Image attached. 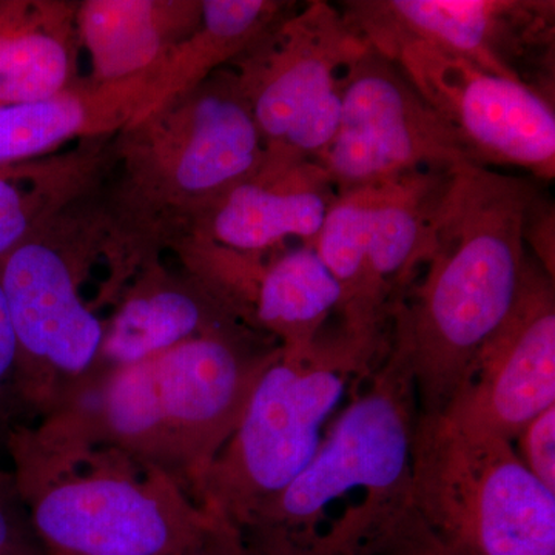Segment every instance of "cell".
I'll list each match as a JSON object with an SVG mask.
<instances>
[{"mask_svg": "<svg viewBox=\"0 0 555 555\" xmlns=\"http://www.w3.org/2000/svg\"><path fill=\"white\" fill-rule=\"evenodd\" d=\"M337 198L320 163L266 150L254 173L217 196L210 233L222 247L244 255L262 254L287 240L315 246Z\"/></svg>", "mask_w": 555, "mask_h": 555, "instance_id": "obj_14", "label": "cell"}, {"mask_svg": "<svg viewBox=\"0 0 555 555\" xmlns=\"http://www.w3.org/2000/svg\"><path fill=\"white\" fill-rule=\"evenodd\" d=\"M513 444L526 469L555 492V404L529 420Z\"/></svg>", "mask_w": 555, "mask_h": 555, "instance_id": "obj_22", "label": "cell"}, {"mask_svg": "<svg viewBox=\"0 0 555 555\" xmlns=\"http://www.w3.org/2000/svg\"><path fill=\"white\" fill-rule=\"evenodd\" d=\"M206 299L182 288L164 287L133 295L118 310L102 341L94 371L131 366L189 339L235 331L217 320Z\"/></svg>", "mask_w": 555, "mask_h": 555, "instance_id": "obj_17", "label": "cell"}, {"mask_svg": "<svg viewBox=\"0 0 555 555\" xmlns=\"http://www.w3.org/2000/svg\"><path fill=\"white\" fill-rule=\"evenodd\" d=\"M206 514L203 528L181 555H250L235 526L214 514Z\"/></svg>", "mask_w": 555, "mask_h": 555, "instance_id": "obj_25", "label": "cell"}, {"mask_svg": "<svg viewBox=\"0 0 555 555\" xmlns=\"http://www.w3.org/2000/svg\"><path fill=\"white\" fill-rule=\"evenodd\" d=\"M411 509L467 555H555V492L505 438L422 414L412 444Z\"/></svg>", "mask_w": 555, "mask_h": 555, "instance_id": "obj_5", "label": "cell"}, {"mask_svg": "<svg viewBox=\"0 0 555 555\" xmlns=\"http://www.w3.org/2000/svg\"><path fill=\"white\" fill-rule=\"evenodd\" d=\"M67 76L68 54L60 40L24 25L0 54V105L53 100Z\"/></svg>", "mask_w": 555, "mask_h": 555, "instance_id": "obj_19", "label": "cell"}, {"mask_svg": "<svg viewBox=\"0 0 555 555\" xmlns=\"http://www.w3.org/2000/svg\"><path fill=\"white\" fill-rule=\"evenodd\" d=\"M0 555H46L11 470L0 469Z\"/></svg>", "mask_w": 555, "mask_h": 555, "instance_id": "obj_21", "label": "cell"}, {"mask_svg": "<svg viewBox=\"0 0 555 555\" xmlns=\"http://www.w3.org/2000/svg\"><path fill=\"white\" fill-rule=\"evenodd\" d=\"M535 179L452 171L425 259L392 313L389 347L408 364L422 414H443L516 302Z\"/></svg>", "mask_w": 555, "mask_h": 555, "instance_id": "obj_1", "label": "cell"}, {"mask_svg": "<svg viewBox=\"0 0 555 555\" xmlns=\"http://www.w3.org/2000/svg\"><path fill=\"white\" fill-rule=\"evenodd\" d=\"M408 364L387 349L309 465L238 532L250 555H371L411 507L418 416Z\"/></svg>", "mask_w": 555, "mask_h": 555, "instance_id": "obj_2", "label": "cell"}, {"mask_svg": "<svg viewBox=\"0 0 555 555\" xmlns=\"http://www.w3.org/2000/svg\"><path fill=\"white\" fill-rule=\"evenodd\" d=\"M341 306V287L315 246L301 244L262 269L254 298L257 323L284 349L315 345L321 331Z\"/></svg>", "mask_w": 555, "mask_h": 555, "instance_id": "obj_16", "label": "cell"}, {"mask_svg": "<svg viewBox=\"0 0 555 555\" xmlns=\"http://www.w3.org/2000/svg\"><path fill=\"white\" fill-rule=\"evenodd\" d=\"M318 163L338 195L470 164L397 61L369 46L346 68L337 133Z\"/></svg>", "mask_w": 555, "mask_h": 555, "instance_id": "obj_9", "label": "cell"}, {"mask_svg": "<svg viewBox=\"0 0 555 555\" xmlns=\"http://www.w3.org/2000/svg\"><path fill=\"white\" fill-rule=\"evenodd\" d=\"M266 145L240 80L199 94L190 108L175 178L179 189L219 196L258 169Z\"/></svg>", "mask_w": 555, "mask_h": 555, "instance_id": "obj_15", "label": "cell"}, {"mask_svg": "<svg viewBox=\"0 0 555 555\" xmlns=\"http://www.w3.org/2000/svg\"><path fill=\"white\" fill-rule=\"evenodd\" d=\"M7 455L46 555H181L207 518L177 481L118 452L24 426Z\"/></svg>", "mask_w": 555, "mask_h": 555, "instance_id": "obj_3", "label": "cell"}, {"mask_svg": "<svg viewBox=\"0 0 555 555\" xmlns=\"http://www.w3.org/2000/svg\"><path fill=\"white\" fill-rule=\"evenodd\" d=\"M379 361L341 334L309 349L280 347L235 433L203 478L199 506L240 528L309 465L328 416Z\"/></svg>", "mask_w": 555, "mask_h": 555, "instance_id": "obj_4", "label": "cell"}, {"mask_svg": "<svg viewBox=\"0 0 555 555\" xmlns=\"http://www.w3.org/2000/svg\"><path fill=\"white\" fill-rule=\"evenodd\" d=\"M338 9L389 60L425 43L554 102L553 0H347Z\"/></svg>", "mask_w": 555, "mask_h": 555, "instance_id": "obj_7", "label": "cell"}, {"mask_svg": "<svg viewBox=\"0 0 555 555\" xmlns=\"http://www.w3.org/2000/svg\"><path fill=\"white\" fill-rule=\"evenodd\" d=\"M554 404V278L528 251L513 309L443 415L513 443L529 420Z\"/></svg>", "mask_w": 555, "mask_h": 555, "instance_id": "obj_13", "label": "cell"}, {"mask_svg": "<svg viewBox=\"0 0 555 555\" xmlns=\"http://www.w3.org/2000/svg\"><path fill=\"white\" fill-rule=\"evenodd\" d=\"M80 25L102 79L126 78L158 56L160 35L152 2L93 0L83 7Z\"/></svg>", "mask_w": 555, "mask_h": 555, "instance_id": "obj_18", "label": "cell"}, {"mask_svg": "<svg viewBox=\"0 0 555 555\" xmlns=\"http://www.w3.org/2000/svg\"><path fill=\"white\" fill-rule=\"evenodd\" d=\"M275 31L240 86L266 150L318 163L337 133L343 76L367 43L323 0H312Z\"/></svg>", "mask_w": 555, "mask_h": 555, "instance_id": "obj_8", "label": "cell"}, {"mask_svg": "<svg viewBox=\"0 0 555 555\" xmlns=\"http://www.w3.org/2000/svg\"><path fill=\"white\" fill-rule=\"evenodd\" d=\"M393 61L454 134L470 164L516 167L537 181L554 179V102L425 43L404 47Z\"/></svg>", "mask_w": 555, "mask_h": 555, "instance_id": "obj_10", "label": "cell"}, {"mask_svg": "<svg viewBox=\"0 0 555 555\" xmlns=\"http://www.w3.org/2000/svg\"><path fill=\"white\" fill-rule=\"evenodd\" d=\"M31 222V204L20 178L0 169V261L24 243Z\"/></svg>", "mask_w": 555, "mask_h": 555, "instance_id": "obj_23", "label": "cell"}, {"mask_svg": "<svg viewBox=\"0 0 555 555\" xmlns=\"http://www.w3.org/2000/svg\"><path fill=\"white\" fill-rule=\"evenodd\" d=\"M280 347L254 349L235 328L189 339L152 358L169 474L196 505L208 467L235 433Z\"/></svg>", "mask_w": 555, "mask_h": 555, "instance_id": "obj_12", "label": "cell"}, {"mask_svg": "<svg viewBox=\"0 0 555 555\" xmlns=\"http://www.w3.org/2000/svg\"><path fill=\"white\" fill-rule=\"evenodd\" d=\"M554 206L537 192L525 219V243L529 254L551 278L555 273Z\"/></svg>", "mask_w": 555, "mask_h": 555, "instance_id": "obj_24", "label": "cell"}, {"mask_svg": "<svg viewBox=\"0 0 555 555\" xmlns=\"http://www.w3.org/2000/svg\"><path fill=\"white\" fill-rule=\"evenodd\" d=\"M455 169L420 170L338 195L315 248L341 287V335L383 360L401 295L425 259Z\"/></svg>", "mask_w": 555, "mask_h": 555, "instance_id": "obj_6", "label": "cell"}, {"mask_svg": "<svg viewBox=\"0 0 555 555\" xmlns=\"http://www.w3.org/2000/svg\"><path fill=\"white\" fill-rule=\"evenodd\" d=\"M30 420L17 383V343L0 286V451L7 454L11 434ZM9 456V455H7Z\"/></svg>", "mask_w": 555, "mask_h": 555, "instance_id": "obj_20", "label": "cell"}, {"mask_svg": "<svg viewBox=\"0 0 555 555\" xmlns=\"http://www.w3.org/2000/svg\"><path fill=\"white\" fill-rule=\"evenodd\" d=\"M0 286L17 343V383L30 418L61 406L100 361L104 327L79 297L72 269L42 243L0 261Z\"/></svg>", "mask_w": 555, "mask_h": 555, "instance_id": "obj_11", "label": "cell"}]
</instances>
